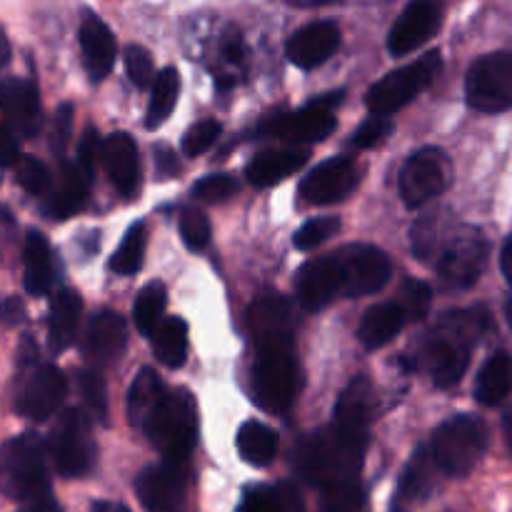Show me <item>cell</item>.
<instances>
[{"label":"cell","instance_id":"1","mask_svg":"<svg viewBox=\"0 0 512 512\" xmlns=\"http://www.w3.org/2000/svg\"><path fill=\"white\" fill-rule=\"evenodd\" d=\"M390 273L393 268L383 250L353 243L305 263L295 278V295L308 313H318L335 298L378 293L388 285Z\"/></svg>","mask_w":512,"mask_h":512},{"label":"cell","instance_id":"2","mask_svg":"<svg viewBox=\"0 0 512 512\" xmlns=\"http://www.w3.org/2000/svg\"><path fill=\"white\" fill-rule=\"evenodd\" d=\"M365 448H368V435L330 423L328 428L315 430L300 440L295 450V470L300 480L320 488L323 493L340 485L358 483Z\"/></svg>","mask_w":512,"mask_h":512},{"label":"cell","instance_id":"3","mask_svg":"<svg viewBox=\"0 0 512 512\" xmlns=\"http://www.w3.org/2000/svg\"><path fill=\"white\" fill-rule=\"evenodd\" d=\"M490 313L485 308L453 310L425 338L423 365L433 375L438 388H450L465 375L473 345L490 328Z\"/></svg>","mask_w":512,"mask_h":512},{"label":"cell","instance_id":"4","mask_svg":"<svg viewBox=\"0 0 512 512\" xmlns=\"http://www.w3.org/2000/svg\"><path fill=\"white\" fill-rule=\"evenodd\" d=\"M293 335L295 333L253 335L255 360L250 370L253 398L260 408L273 415L285 413L303 388Z\"/></svg>","mask_w":512,"mask_h":512},{"label":"cell","instance_id":"5","mask_svg":"<svg viewBox=\"0 0 512 512\" xmlns=\"http://www.w3.org/2000/svg\"><path fill=\"white\" fill-rule=\"evenodd\" d=\"M145 438L168 463H185L198 445V405L188 390H168L143 425Z\"/></svg>","mask_w":512,"mask_h":512},{"label":"cell","instance_id":"6","mask_svg":"<svg viewBox=\"0 0 512 512\" xmlns=\"http://www.w3.org/2000/svg\"><path fill=\"white\" fill-rule=\"evenodd\" d=\"M488 428L475 415H455L445 420L430 440V453L435 465L448 475H468L488 450Z\"/></svg>","mask_w":512,"mask_h":512},{"label":"cell","instance_id":"7","mask_svg":"<svg viewBox=\"0 0 512 512\" xmlns=\"http://www.w3.org/2000/svg\"><path fill=\"white\" fill-rule=\"evenodd\" d=\"M45 445L35 435H18L8 440L3 448V480L5 493L18 503H33V500L50 495L48 460H45Z\"/></svg>","mask_w":512,"mask_h":512},{"label":"cell","instance_id":"8","mask_svg":"<svg viewBox=\"0 0 512 512\" xmlns=\"http://www.w3.org/2000/svg\"><path fill=\"white\" fill-rule=\"evenodd\" d=\"M45 448L53 460V468L63 478H80L88 473L98 458V445L88 415L78 408L63 410V415L50 428Z\"/></svg>","mask_w":512,"mask_h":512},{"label":"cell","instance_id":"9","mask_svg":"<svg viewBox=\"0 0 512 512\" xmlns=\"http://www.w3.org/2000/svg\"><path fill=\"white\" fill-rule=\"evenodd\" d=\"M443 73V53L440 50H430L423 58L415 60V63L405 65V68L393 70V73L385 75L383 80L373 85L368 90V108L375 115L385 118V115L395 113V110L405 108L415 95L423 93L425 88H430L438 75Z\"/></svg>","mask_w":512,"mask_h":512},{"label":"cell","instance_id":"10","mask_svg":"<svg viewBox=\"0 0 512 512\" xmlns=\"http://www.w3.org/2000/svg\"><path fill=\"white\" fill-rule=\"evenodd\" d=\"M490 245L475 225H458L438 255V275L448 290L473 288L488 265Z\"/></svg>","mask_w":512,"mask_h":512},{"label":"cell","instance_id":"11","mask_svg":"<svg viewBox=\"0 0 512 512\" xmlns=\"http://www.w3.org/2000/svg\"><path fill=\"white\" fill-rule=\"evenodd\" d=\"M465 98L480 113L512 108V53H490L475 60L465 78Z\"/></svg>","mask_w":512,"mask_h":512},{"label":"cell","instance_id":"12","mask_svg":"<svg viewBox=\"0 0 512 512\" xmlns=\"http://www.w3.org/2000/svg\"><path fill=\"white\" fill-rule=\"evenodd\" d=\"M450 160L443 150L423 148L410 155L400 170V195L408 208H420L450 185Z\"/></svg>","mask_w":512,"mask_h":512},{"label":"cell","instance_id":"13","mask_svg":"<svg viewBox=\"0 0 512 512\" xmlns=\"http://www.w3.org/2000/svg\"><path fill=\"white\" fill-rule=\"evenodd\" d=\"M363 168L350 158H330L300 183L298 198L308 205H333L355 193Z\"/></svg>","mask_w":512,"mask_h":512},{"label":"cell","instance_id":"14","mask_svg":"<svg viewBox=\"0 0 512 512\" xmlns=\"http://www.w3.org/2000/svg\"><path fill=\"white\" fill-rule=\"evenodd\" d=\"M190 473L185 463L150 465L138 475L135 493L148 512H173L183 505L188 493Z\"/></svg>","mask_w":512,"mask_h":512},{"label":"cell","instance_id":"15","mask_svg":"<svg viewBox=\"0 0 512 512\" xmlns=\"http://www.w3.org/2000/svg\"><path fill=\"white\" fill-rule=\"evenodd\" d=\"M65 398V378L55 365H35L18 393V413L30 423H45L58 413Z\"/></svg>","mask_w":512,"mask_h":512},{"label":"cell","instance_id":"16","mask_svg":"<svg viewBox=\"0 0 512 512\" xmlns=\"http://www.w3.org/2000/svg\"><path fill=\"white\" fill-rule=\"evenodd\" d=\"M333 130V110H325L315 103H308L293 113H275L260 125L263 135H273V138L288 140V143H318V140L328 138Z\"/></svg>","mask_w":512,"mask_h":512},{"label":"cell","instance_id":"17","mask_svg":"<svg viewBox=\"0 0 512 512\" xmlns=\"http://www.w3.org/2000/svg\"><path fill=\"white\" fill-rule=\"evenodd\" d=\"M440 25H443V8L438 3L413 0L390 28L388 50L395 58L413 53L438 33Z\"/></svg>","mask_w":512,"mask_h":512},{"label":"cell","instance_id":"18","mask_svg":"<svg viewBox=\"0 0 512 512\" xmlns=\"http://www.w3.org/2000/svg\"><path fill=\"white\" fill-rule=\"evenodd\" d=\"M100 160L108 173L110 183L118 190L120 198L133 200L143 183V170H140V155L135 148V140L128 133H113L103 140Z\"/></svg>","mask_w":512,"mask_h":512},{"label":"cell","instance_id":"19","mask_svg":"<svg viewBox=\"0 0 512 512\" xmlns=\"http://www.w3.org/2000/svg\"><path fill=\"white\" fill-rule=\"evenodd\" d=\"M3 115L5 130L15 138H35L43 125V110H40V95L30 80L8 78L3 83Z\"/></svg>","mask_w":512,"mask_h":512},{"label":"cell","instance_id":"20","mask_svg":"<svg viewBox=\"0 0 512 512\" xmlns=\"http://www.w3.org/2000/svg\"><path fill=\"white\" fill-rule=\"evenodd\" d=\"M340 48V30L333 20H315V23L305 25L298 33L290 35L288 40V58L293 60L298 68L313 70L323 65L325 60L333 58Z\"/></svg>","mask_w":512,"mask_h":512},{"label":"cell","instance_id":"21","mask_svg":"<svg viewBox=\"0 0 512 512\" xmlns=\"http://www.w3.org/2000/svg\"><path fill=\"white\" fill-rule=\"evenodd\" d=\"M78 40H80V50H83L85 70H88L90 80L100 83V80L113 70L115 55H118L113 33H110V28L98 18V15L85 10L78 28Z\"/></svg>","mask_w":512,"mask_h":512},{"label":"cell","instance_id":"22","mask_svg":"<svg viewBox=\"0 0 512 512\" xmlns=\"http://www.w3.org/2000/svg\"><path fill=\"white\" fill-rule=\"evenodd\" d=\"M125 340H128V330H125V320L113 310H100L88 325V335H85V355L93 365H113L120 355L125 353Z\"/></svg>","mask_w":512,"mask_h":512},{"label":"cell","instance_id":"23","mask_svg":"<svg viewBox=\"0 0 512 512\" xmlns=\"http://www.w3.org/2000/svg\"><path fill=\"white\" fill-rule=\"evenodd\" d=\"M90 180L93 178L78 163L63 160L58 183L53 185V193L48 195V203H45V215L53 220H65L78 213L88 200Z\"/></svg>","mask_w":512,"mask_h":512},{"label":"cell","instance_id":"24","mask_svg":"<svg viewBox=\"0 0 512 512\" xmlns=\"http://www.w3.org/2000/svg\"><path fill=\"white\" fill-rule=\"evenodd\" d=\"M310 160V153L303 148H270L255 155L245 168V178L255 188H268L280 183L288 175L298 173Z\"/></svg>","mask_w":512,"mask_h":512},{"label":"cell","instance_id":"25","mask_svg":"<svg viewBox=\"0 0 512 512\" xmlns=\"http://www.w3.org/2000/svg\"><path fill=\"white\" fill-rule=\"evenodd\" d=\"M80 313L83 300L73 288H63L53 295L48 313V345L55 355L68 350L78 338Z\"/></svg>","mask_w":512,"mask_h":512},{"label":"cell","instance_id":"26","mask_svg":"<svg viewBox=\"0 0 512 512\" xmlns=\"http://www.w3.org/2000/svg\"><path fill=\"white\" fill-rule=\"evenodd\" d=\"M23 283L30 295H45L55 283V255L48 238L28 230L23 243Z\"/></svg>","mask_w":512,"mask_h":512},{"label":"cell","instance_id":"27","mask_svg":"<svg viewBox=\"0 0 512 512\" xmlns=\"http://www.w3.org/2000/svg\"><path fill=\"white\" fill-rule=\"evenodd\" d=\"M405 323H408V315L398 303L373 305L360 320L358 340L368 350H378L388 345L405 328Z\"/></svg>","mask_w":512,"mask_h":512},{"label":"cell","instance_id":"28","mask_svg":"<svg viewBox=\"0 0 512 512\" xmlns=\"http://www.w3.org/2000/svg\"><path fill=\"white\" fill-rule=\"evenodd\" d=\"M370 415H373V388H370L368 378H355L338 398L333 423L368 435Z\"/></svg>","mask_w":512,"mask_h":512},{"label":"cell","instance_id":"29","mask_svg":"<svg viewBox=\"0 0 512 512\" xmlns=\"http://www.w3.org/2000/svg\"><path fill=\"white\" fill-rule=\"evenodd\" d=\"M250 335L295 333L293 305L283 295H263L248 310Z\"/></svg>","mask_w":512,"mask_h":512},{"label":"cell","instance_id":"30","mask_svg":"<svg viewBox=\"0 0 512 512\" xmlns=\"http://www.w3.org/2000/svg\"><path fill=\"white\" fill-rule=\"evenodd\" d=\"M512 393V355L500 350L495 353L488 363L483 365L478 375V383H475V398L478 403L488 405H500L505 398Z\"/></svg>","mask_w":512,"mask_h":512},{"label":"cell","instance_id":"31","mask_svg":"<svg viewBox=\"0 0 512 512\" xmlns=\"http://www.w3.org/2000/svg\"><path fill=\"white\" fill-rule=\"evenodd\" d=\"M235 448L245 463L253 468H265L273 463L275 453H278V435L260 420H248L245 425H240L238 435H235Z\"/></svg>","mask_w":512,"mask_h":512},{"label":"cell","instance_id":"32","mask_svg":"<svg viewBox=\"0 0 512 512\" xmlns=\"http://www.w3.org/2000/svg\"><path fill=\"white\" fill-rule=\"evenodd\" d=\"M165 393H168V390L163 388V383H160L158 373H155L153 368L140 370L138 378L133 380V388H130L128 393L130 425H133V428H143L145 420H148L150 413L158 408V403L163 400Z\"/></svg>","mask_w":512,"mask_h":512},{"label":"cell","instance_id":"33","mask_svg":"<svg viewBox=\"0 0 512 512\" xmlns=\"http://www.w3.org/2000/svg\"><path fill=\"white\" fill-rule=\"evenodd\" d=\"M238 512H303L293 485H253L245 490Z\"/></svg>","mask_w":512,"mask_h":512},{"label":"cell","instance_id":"34","mask_svg":"<svg viewBox=\"0 0 512 512\" xmlns=\"http://www.w3.org/2000/svg\"><path fill=\"white\" fill-rule=\"evenodd\" d=\"M153 353L168 368H183L188 355V323L178 315L163 320L153 335Z\"/></svg>","mask_w":512,"mask_h":512},{"label":"cell","instance_id":"35","mask_svg":"<svg viewBox=\"0 0 512 512\" xmlns=\"http://www.w3.org/2000/svg\"><path fill=\"white\" fill-rule=\"evenodd\" d=\"M458 228V225H455ZM448 223L443 220V210H433V213L423 215V218L415 223L413 228V253L415 258L425 260H438L440 250L445 248L448 238L453 235V230Z\"/></svg>","mask_w":512,"mask_h":512},{"label":"cell","instance_id":"36","mask_svg":"<svg viewBox=\"0 0 512 512\" xmlns=\"http://www.w3.org/2000/svg\"><path fill=\"white\" fill-rule=\"evenodd\" d=\"M180 95V75L175 68H163L153 83L148 113H145V128L155 130L170 118Z\"/></svg>","mask_w":512,"mask_h":512},{"label":"cell","instance_id":"37","mask_svg":"<svg viewBox=\"0 0 512 512\" xmlns=\"http://www.w3.org/2000/svg\"><path fill=\"white\" fill-rule=\"evenodd\" d=\"M435 468H438V465H435L430 448H420L418 453H415V458L410 460L408 468H405L403 480H400L398 503H415V500L428 498V493L433 490Z\"/></svg>","mask_w":512,"mask_h":512},{"label":"cell","instance_id":"38","mask_svg":"<svg viewBox=\"0 0 512 512\" xmlns=\"http://www.w3.org/2000/svg\"><path fill=\"white\" fill-rule=\"evenodd\" d=\"M165 305H168V290L160 280H150L143 290L135 298V308H133V320L135 328L140 330L143 335H150L153 338L155 330L160 328L163 323V313Z\"/></svg>","mask_w":512,"mask_h":512},{"label":"cell","instance_id":"39","mask_svg":"<svg viewBox=\"0 0 512 512\" xmlns=\"http://www.w3.org/2000/svg\"><path fill=\"white\" fill-rule=\"evenodd\" d=\"M245 68V45L243 38L235 28H230L228 33L220 38L218 45V58H215V78H218V85L228 88V85L238 83L240 75H243Z\"/></svg>","mask_w":512,"mask_h":512},{"label":"cell","instance_id":"40","mask_svg":"<svg viewBox=\"0 0 512 512\" xmlns=\"http://www.w3.org/2000/svg\"><path fill=\"white\" fill-rule=\"evenodd\" d=\"M145 245H148V228H145V223H135L125 233L120 248L115 250L113 260H110V268L120 275H135L143 268Z\"/></svg>","mask_w":512,"mask_h":512},{"label":"cell","instance_id":"41","mask_svg":"<svg viewBox=\"0 0 512 512\" xmlns=\"http://www.w3.org/2000/svg\"><path fill=\"white\" fill-rule=\"evenodd\" d=\"M78 390L85 403V410L93 415V420L103 425L108 423V390H105L103 378L93 373V370H83L78 375Z\"/></svg>","mask_w":512,"mask_h":512},{"label":"cell","instance_id":"42","mask_svg":"<svg viewBox=\"0 0 512 512\" xmlns=\"http://www.w3.org/2000/svg\"><path fill=\"white\" fill-rule=\"evenodd\" d=\"M15 175H18V183L25 193L35 195V198H48L53 193V178H50L48 168L40 163L33 155H23L18 160V168H15Z\"/></svg>","mask_w":512,"mask_h":512},{"label":"cell","instance_id":"43","mask_svg":"<svg viewBox=\"0 0 512 512\" xmlns=\"http://www.w3.org/2000/svg\"><path fill=\"white\" fill-rule=\"evenodd\" d=\"M365 508H368V495H365L363 485L350 483L325 490L320 512H365Z\"/></svg>","mask_w":512,"mask_h":512},{"label":"cell","instance_id":"44","mask_svg":"<svg viewBox=\"0 0 512 512\" xmlns=\"http://www.w3.org/2000/svg\"><path fill=\"white\" fill-rule=\"evenodd\" d=\"M180 238H183V243L188 245V250H203L208 248L210 243V223L208 218H205V213L200 208H185L183 213H180Z\"/></svg>","mask_w":512,"mask_h":512},{"label":"cell","instance_id":"45","mask_svg":"<svg viewBox=\"0 0 512 512\" xmlns=\"http://www.w3.org/2000/svg\"><path fill=\"white\" fill-rule=\"evenodd\" d=\"M430 300H433V293H430L428 285L415 278H408L403 283V288H400L395 303L405 310L408 320H423L430 310Z\"/></svg>","mask_w":512,"mask_h":512},{"label":"cell","instance_id":"46","mask_svg":"<svg viewBox=\"0 0 512 512\" xmlns=\"http://www.w3.org/2000/svg\"><path fill=\"white\" fill-rule=\"evenodd\" d=\"M343 223L340 218H313L303 225V228L295 233V248L298 250H313L320 248L325 240H330L333 235L340 233Z\"/></svg>","mask_w":512,"mask_h":512},{"label":"cell","instance_id":"47","mask_svg":"<svg viewBox=\"0 0 512 512\" xmlns=\"http://www.w3.org/2000/svg\"><path fill=\"white\" fill-rule=\"evenodd\" d=\"M240 190V183L228 173L205 175L203 180L193 185V195L203 203H223V200L233 198Z\"/></svg>","mask_w":512,"mask_h":512},{"label":"cell","instance_id":"48","mask_svg":"<svg viewBox=\"0 0 512 512\" xmlns=\"http://www.w3.org/2000/svg\"><path fill=\"white\" fill-rule=\"evenodd\" d=\"M123 63H125V73H128V78L133 80L135 88H148L150 83H155V68H153V58H150V53L145 48H140V45H128L123 53Z\"/></svg>","mask_w":512,"mask_h":512},{"label":"cell","instance_id":"49","mask_svg":"<svg viewBox=\"0 0 512 512\" xmlns=\"http://www.w3.org/2000/svg\"><path fill=\"white\" fill-rule=\"evenodd\" d=\"M220 133H223V125H220L218 120H213V118L198 120V123L190 125L188 133H185L183 153L188 155V158H195V155L205 153V150H208L210 145L220 138Z\"/></svg>","mask_w":512,"mask_h":512},{"label":"cell","instance_id":"50","mask_svg":"<svg viewBox=\"0 0 512 512\" xmlns=\"http://www.w3.org/2000/svg\"><path fill=\"white\" fill-rule=\"evenodd\" d=\"M390 133H393V123L385 118H380V115H375V118H370L368 123H363L358 130H355L353 148H358V150L375 148V145L383 143Z\"/></svg>","mask_w":512,"mask_h":512},{"label":"cell","instance_id":"51","mask_svg":"<svg viewBox=\"0 0 512 512\" xmlns=\"http://www.w3.org/2000/svg\"><path fill=\"white\" fill-rule=\"evenodd\" d=\"M70 128H73V105L65 103L55 110V120H53V130H50V148L58 158H63L65 145H68L70 138Z\"/></svg>","mask_w":512,"mask_h":512},{"label":"cell","instance_id":"52","mask_svg":"<svg viewBox=\"0 0 512 512\" xmlns=\"http://www.w3.org/2000/svg\"><path fill=\"white\" fill-rule=\"evenodd\" d=\"M103 150V145H100L98 140V133H95V128H88L83 133V138H80V148H78V165L85 170V173L93 178V170H95V158H98V153Z\"/></svg>","mask_w":512,"mask_h":512},{"label":"cell","instance_id":"53","mask_svg":"<svg viewBox=\"0 0 512 512\" xmlns=\"http://www.w3.org/2000/svg\"><path fill=\"white\" fill-rule=\"evenodd\" d=\"M155 160H158L160 178H173V175L180 173L178 155H175L168 145H158V148H155Z\"/></svg>","mask_w":512,"mask_h":512},{"label":"cell","instance_id":"54","mask_svg":"<svg viewBox=\"0 0 512 512\" xmlns=\"http://www.w3.org/2000/svg\"><path fill=\"white\" fill-rule=\"evenodd\" d=\"M20 512H63V508H60L50 495H45V498L33 500V503H25Z\"/></svg>","mask_w":512,"mask_h":512},{"label":"cell","instance_id":"55","mask_svg":"<svg viewBox=\"0 0 512 512\" xmlns=\"http://www.w3.org/2000/svg\"><path fill=\"white\" fill-rule=\"evenodd\" d=\"M500 265H503V275H505V280H508L510 288H512V235L508 238V243H505L503 258H500Z\"/></svg>","mask_w":512,"mask_h":512},{"label":"cell","instance_id":"56","mask_svg":"<svg viewBox=\"0 0 512 512\" xmlns=\"http://www.w3.org/2000/svg\"><path fill=\"white\" fill-rule=\"evenodd\" d=\"M93 512H130L125 505L115 503V500H98V503H93Z\"/></svg>","mask_w":512,"mask_h":512},{"label":"cell","instance_id":"57","mask_svg":"<svg viewBox=\"0 0 512 512\" xmlns=\"http://www.w3.org/2000/svg\"><path fill=\"white\" fill-rule=\"evenodd\" d=\"M503 430H505V438H508V448L512 453V408L503 415Z\"/></svg>","mask_w":512,"mask_h":512},{"label":"cell","instance_id":"58","mask_svg":"<svg viewBox=\"0 0 512 512\" xmlns=\"http://www.w3.org/2000/svg\"><path fill=\"white\" fill-rule=\"evenodd\" d=\"M0 40H3V63H8V60H10V45H8V38H5V35L0 33Z\"/></svg>","mask_w":512,"mask_h":512},{"label":"cell","instance_id":"59","mask_svg":"<svg viewBox=\"0 0 512 512\" xmlns=\"http://www.w3.org/2000/svg\"><path fill=\"white\" fill-rule=\"evenodd\" d=\"M505 315H508V323H510V328H512V290H510L508 305H505Z\"/></svg>","mask_w":512,"mask_h":512}]
</instances>
